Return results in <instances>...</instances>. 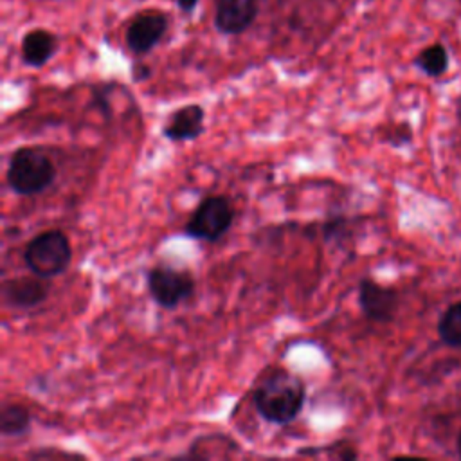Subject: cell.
Masks as SVG:
<instances>
[{
	"label": "cell",
	"mask_w": 461,
	"mask_h": 461,
	"mask_svg": "<svg viewBox=\"0 0 461 461\" xmlns=\"http://www.w3.org/2000/svg\"><path fill=\"white\" fill-rule=\"evenodd\" d=\"M304 400V382L285 367H272L263 373L252 391L256 412L274 425H286L294 421L303 411Z\"/></svg>",
	"instance_id": "6da1fadb"
},
{
	"label": "cell",
	"mask_w": 461,
	"mask_h": 461,
	"mask_svg": "<svg viewBox=\"0 0 461 461\" xmlns=\"http://www.w3.org/2000/svg\"><path fill=\"white\" fill-rule=\"evenodd\" d=\"M58 171L50 157L36 146H23L11 153L5 182L13 193L31 196L45 191L56 180Z\"/></svg>",
	"instance_id": "7a4b0ae2"
},
{
	"label": "cell",
	"mask_w": 461,
	"mask_h": 461,
	"mask_svg": "<svg viewBox=\"0 0 461 461\" xmlns=\"http://www.w3.org/2000/svg\"><path fill=\"white\" fill-rule=\"evenodd\" d=\"M72 259V247L67 234L59 229H49L36 234L23 249L25 267L45 279L56 277L67 270Z\"/></svg>",
	"instance_id": "3957f363"
},
{
	"label": "cell",
	"mask_w": 461,
	"mask_h": 461,
	"mask_svg": "<svg viewBox=\"0 0 461 461\" xmlns=\"http://www.w3.org/2000/svg\"><path fill=\"white\" fill-rule=\"evenodd\" d=\"M194 277L187 268L157 263L146 272V288L149 297L166 310H175L194 294Z\"/></svg>",
	"instance_id": "277c9868"
},
{
	"label": "cell",
	"mask_w": 461,
	"mask_h": 461,
	"mask_svg": "<svg viewBox=\"0 0 461 461\" xmlns=\"http://www.w3.org/2000/svg\"><path fill=\"white\" fill-rule=\"evenodd\" d=\"M234 221V207L223 194H212L203 198L187 220L185 236L207 243L218 241L225 236Z\"/></svg>",
	"instance_id": "5b68a950"
},
{
	"label": "cell",
	"mask_w": 461,
	"mask_h": 461,
	"mask_svg": "<svg viewBox=\"0 0 461 461\" xmlns=\"http://www.w3.org/2000/svg\"><path fill=\"white\" fill-rule=\"evenodd\" d=\"M358 306L366 319L387 324L394 321L400 308V292L371 277H362L358 283Z\"/></svg>",
	"instance_id": "8992f818"
},
{
	"label": "cell",
	"mask_w": 461,
	"mask_h": 461,
	"mask_svg": "<svg viewBox=\"0 0 461 461\" xmlns=\"http://www.w3.org/2000/svg\"><path fill=\"white\" fill-rule=\"evenodd\" d=\"M167 31V16L158 9H148L135 14L124 32V43L135 56L151 52Z\"/></svg>",
	"instance_id": "52a82bcc"
},
{
	"label": "cell",
	"mask_w": 461,
	"mask_h": 461,
	"mask_svg": "<svg viewBox=\"0 0 461 461\" xmlns=\"http://www.w3.org/2000/svg\"><path fill=\"white\" fill-rule=\"evenodd\" d=\"M49 283L45 277L36 274L32 276H18L4 279L2 303L14 310H29L41 304L49 295Z\"/></svg>",
	"instance_id": "ba28073f"
},
{
	"label": "cell",
	"mask_w": 461,
	"mask_h": 461,
	"mask_svg": "<svg viewBox=\"0 0 461 461\" xmlns=\"http://www.w3.org/2000/svg\"><path fill=\"white\" fill-rule=\"evenodd\" d=\"M258 13V0H214V27L225 36H238L254 23Z\"/></svg>",
	"instance_id": "9c48e42d"
},
{
	"label": "cell",
	"mask_w": 461,
	"mask_h": 461,
	"mask_svg": "<svg viewBox=\"0 0 461 461\" xmlns=\"http://www.w3.org/2000/svg\"><path fill=\"white\" fill-rule=\"evenodd\" d=\"M205 128L203 106L191 103L171 112L162 124V135L171 142H189L198 139Z\"/></svg>",
	"instance_id": "30bf717a"
},
{
	"label": "cell",
	"mask_w": 461,
	"mask_h": 461,
	"mask_svg": "<svg viewBox=\"0 0 461 461\" xmlns=\"http://www.w3.org/2000/svg\"><path fill=\"white\" fill-rule=\"evenodd\" d=\"M58 50V38L54 32L36 27L23 34L20 52L23 65L31 68H41L50 61Z\"/></svg>",
	"instance_id": "8fae6325"
},
{
	"label": "cell",
	"mask_w": 461,
	"mask_h": 461,
	"mask_svg": "<svg viewBox=\"0 0 461 461\" xmlns=\"http://www.w3.org/2000/svg\"><path fill=\"white\" fill-rule=\"evenodd\" d=\"M412 65L429 77H441L448 70L450 58L443 43H432L414 56Z\"/></svg>",
	"instance_id": "7c38bea8"
},
{
	"label": "cell",
	"mask_w": 461,
	"mask_h": 461,
	"mask_svg": "<svg viewBox=\"0 0 461 461\" xmlns=\"http://www.w3.org/2000/svg\"><path fill=\"white\" fill-rule=\"evenodd\" d=\"M31 412L22 403H2L0 407V434L4 438L23 436L31 429Z\"/></svg>",
	"instance_id": "4fadbf2b"
},
{
	"label": "cell",
	"mask_w": 461,
	"mask_h": 461,
	"mask_svg": "<svg viewBox=\"0 0 461 461\" xmlns=\"http://www.w3.org/2000/svg\"><path fill=\"white\" fill-rule=\"evenodd\" d=\"M438 337L448 348L461 349V301L452 303L438 319Z\"/></svg>",
	"instance_id": "5bb4252c"
},
{
	"label": "cell",
	"mask_w": 461,
	"mask_h": 461,
	"mask_svg": "<svg viewBox=\"0 0 461 461\" xmlns=\"http://www.w3.org/2000/svg\"><path fill=\"white\" fill-rule=\"evenodd\" d=\"M346 230V221L344 218H330L324 225H322V234L326 241H333L337 240V236L344 234Z\"/></svg>",
	"instance_id": "9a60e30c"
},
{
	"label": "cell",
	"mask_w": 461,
	"mask_h": 461,
	"mask_svg": "<svg viewBox=\"0 0 461 461\" xmlns=\"http://www.w3.org/2000/svg\"><path fill=\"white\" fill-rule=\"evenodd\" d=\"M149 76H151V67H149L148 63H144V61H135V63L131 65V77H133V81L140 83V81L149 79Z\"/></svg>",
	"instance_id": "2e32d148"
},
{
	"label": "cell",
	"mask_w": 461,
	"mask_h": 461,
	"mask_svg": "<svg viewBox=\"0 0 461 461\" xmlns=\"http://www.w3.org/2000/svg\"><path fill=\"white\" fill-rule=\"evenodd\" d=\"M175 4H176V7H178L182 13L189 14V13H193V11L196 9V5L200 4V0H175Z\"/></svg>",
	"instance_id": "e0dca14e"
},
{
	"label": "cell",
	"mask_w": 461,
	"mask_h": 461,
	"mask_svg": "<svg viewBox=\"0 0 461 461\" xmlns=\"http://www.w3.org/2000/svg\"><path fill=\"white\" fill-rule=\"evenodd\" d=\"M457 450H459V456H461V432H459V438H457Z\"/></svg>",
	"instance_id": "ac0fdd59"
}]
</instances>
